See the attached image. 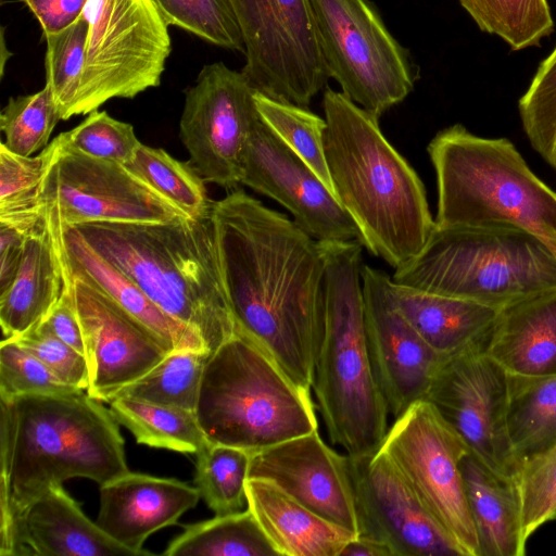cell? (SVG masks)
I'll return each mask as SVG.
<instances>
[{
  "label": "cell",
  "mask_w": 556,
  "mask_h": 556,
  "mask_svg": "<svg viewBox=\"0 0 556 556\" xmlns=\"http://www.w3.org/2000/svg\"><path fill=\"white\" fill-rule=\"evenodd\" d=\"M126 165L191 217L211 216L213 201L207 195L205 181L190 161H179L161 148L141 143Z\"/></svg>",
  "instance_id": "e575fe53"
},
{
  "label": "cell",
  "mask_w": 556,
  "mask_h": 556,
  "mask_svg": "<svg viewBox=\"0 0 556 556\" xmlns=\"http://www.w3.org/2000/svg\"><path fill=\"white\" fill-rule=\"evenodd\" d=\"M349 462L357 535L384 544L392 556H464L381 447L364 456L349 455Z\"/></svg>",
  "instance_id": "e0dca14e"
},
{
  "label": "cell",
  "mask_w": 556,
  "mask_h": 556,
  "mask_svg": "<svg viewBox=\"0 0 556 556\" xmlns=\"http://www.w3.org/2000/svg\"><path fill=\"white\" fill-rule=\"evenodd\" d=\"M482 350L508 375H556V290L501 308Z\"/></svg>",
  "instance_id": "cb8c5ba5"
},
{
  "label": "cell",
  "mask_w": 556,
  "mask_h": 556,
  "mask_svg": "<svg viewBox=\"0 0 556 556\" xmlns=\"http://www.w3.org/2000/svg\"><path fill=\"white\" fill-rule=\"evenodd\" d=\"M206 350L170 352L163 361L136 381L118 390L114 396L194 412L205 364Z\"/></svg>",
  "instance_id": "d6a6232c"
},
{
  "label": "cell",
  "mask_w": 556,
  "mask_h": 556,
  "mask_svg": "<svg viewBox=\"0 0 556 556\" xmlns=\"http://www.w3.org/2000/svg\"><path fill=\"white\" fill-rule=\"evenodd\" d=\"M556 170V132L551 143L549 151L544 159Z\"/></svg>",
  "instance_id": "f907efd6"
},
{
  "label": "cell",
  "mask_w": 556,
  "mask_h": 556,
  "mask_svg": "<svg viewBox=\"0 0 556 556\" xmlns=\"http://www.w3.org/2000/svg\"><path fill=\"white\" fill-rule=\"evenodd\" d=\"M118 425L85 390L0 396V523L50 485L128 472Z\"/></svg>",
  "instance_id": "3957f363"
},
{
  "label": "cell",
  "mask_w": 556,
  "mask_h": 556,
  "mask_svg": "<svg viewBox=\"0 0 556 556\" xmlns=\"http://www.w3.org/2000/svg\"><path fill=\"white\" fill-rule=\"evenodd\" d=\"M380 447L464 556H478L460 470L470 452L463 438L430 402L421 400L394 419Z\"/></svg>",
  "instance_id": "8fae6325"
},
{
  "label": "cell",
  "mask_w": 556,
  "mask_h": 556,
  "mask_svg": "<svg viewBox=\"0 0 556 556\" xmlns=\"http://www.w3.org/2000/svg\"><path fill=\"white\" fill-rule=\"evenodd\" d=\"M247 507L280 556H340L356 536L264 479L248 478Z\"/></svg>",
  "instance_id": "484cf974"
},
{
  "label": "cell",
  "mask_w": 556,
  "mask_h": 556,
  "mask_svg": "<svg viewBox=\"0 0 556 556\" xmlns=\"http://www.w3.org/2000/svg\"><path fill=\"white\" fill-rule=\"evenodd\" d=\"M340 556H392L389 548L365 535H356L341 551Z\"/></svg>",
  "instance_id": "681fc988"
},
{
  "label": "cell",
  "mask_w": 556,
  "mask_h": 556,
  "mask_svg": "<svg viewBox=\"0 0 556 556\" xmlns=\"http://www.w3.org/2000/svg\"><path fill=\"white\" fill-rule=\"evenodd\" d=\"M83 15L89 31L71 118L160 86L172 43L152 0H88Z\"/></svg>",
  "instance_id": "9c48e42d"
},
{
  "label": "cell",
  "mask_w": 556,
  "mask_h": 556,
  "mask_svg": "<svg viewBox=\"0 0 556 556\" xmlns=\"http://www.w3.org/2000/svg\"><path fill=\"white\" fill-rule=\"evenodd\" d=\"M168 26L204 41L244 53L241 31L229 0H152Z\"/></svg>",
  "instance_id": "f35d334b"
},
{
  "label": "cell",
  "mask_w": 556,
  "mask_h": 556,
  "mask_svg": "<svg viewBox=\"0 0 556 556\" xmlns=\"http://www.w3.org/2000/svg\"><path fill=\"white\" fill-rule=\"evenodd\" d=\"M30 232L0 224V292L7 289L14 279Z\"/></svg>",
  "instance_id": "c3c4849f"
},
{
  "label": "cell",
  "mask_w": 556,
  "mask_h": 556,
  "mask_svg": "<svg viewBox=\"0 0 556 556\" xmlns=\"http://www.w3.org/2000/svg\"><path fill=\"white\" fill-rule=\"evenodd\" d=\"M251 454L237 447L208 444L197 454L194 485L216 514L242 510Z\"/></svg>",
  "instance_id": "8d00e7d4"
},
{
  "label": "cell",
  "mask_w": 556,
  "mask_h": 556,
  "mask_svg": "<svg viewBox=\"0 0 556 556\" xmlns=\"http://www.w3.org/2000/svg\"><path fill=\"white\" fill-rule=\"evenodd\" d=\"M64 282L56 235L45 214V220L27 237L14 279L0 292L4 338L20 337L41 324L61 296Z\"/></svg>",
  "instance_id": "d4e9b609"
},
{
  "label": "cell",
  "mask_w": 556,
  "mask_h": 556,
  "mask_svg": "<svg viewBox=\"0 0 556 556\" xmlns=\"http://www.w3.org/2000/svg\"><path fill=\"white\" fill-rule=\"evenodd\" d=\"M556 519V511H555V515H554V520Z\"/></svg>",
  "instance_id": "816d5d0a"
},
{
  "label": "cell",
  "mask_w": 556,
  "mask_h": 556,
  "mask_svg": "<svg viewBox=\"0 0 556 556\" xmlns=\"http://www.w3.org/2000/svg\"><path fill=\"white\" fill-rule=\"evenodd\" d=\"M61 119L50 87L30 94L12 97L0 113L2 143L12 152L30 156L43 150Z\"/></svg>",
  "instance_id": "74e56055"
},
{
  "label": "cell",
  "mask_w": 556,
  "mask_h": 556,
  "mask_svg": "<svg viewBox=\"0 0 556 556\" xmlns=\"http://www.w3.org/2000/svg\"><path fill=\"white\" fill-rule=\"evenodd\" d=\"M393 282L501 309L556 290V258L535 237L508 225L437 227Z\"/></svg>",
  "instance_id": "ba28073f"
},
{
  "label": "cell",
  "mask_w": 556,
  "mask_h": 556,
  "mask_svg": "<svg viewBox=\"0 0 556 556\" xmlns=\"http://www.w3.org/2000/svg\"><path fill=\"white\" fill-rule=\"evenodd\" d=\"M63 265V264H62ZM89 370L86 392L109 403L170 352L146 327L84 277L68 271Z\"/></svg>",
  "instance_id": "ac0fdd59"
},
{
  "label": "cell",
  "mask_w": 556,
  "mask_h": 556,
  "mask_svg": "<svg viewBox=\"0 0 556 556\" xmlns=\"http://www.w3.org/2000/svg\"><path fill=\"white\" fill-rule=\"evenodd\" d=\"M12 339L38 357L62 382L87 390L89 370L85 355L58 338L45 321Z\"/></svg>",
  "instance_id": "f6af8a7d"
},
{
  "label": "cell",
  "mask_w": 556,
  "mask_h": 556,
  "mask_svg": "<svg viewBox=\"0 0 556 556\" xmlns=\"http://www.w3.org/2000/svg\"><path fill=\"white\" fill-rule=\"evenodd\" d=\"M254 100L258 114L267 127L333 192L325 156L326 119L305 106L280 101L258 91H255Z\"/></svg>",
  "instance_id": "d590c367"
},
{
  "label": "cell",
  "mask_w": 556,
  "mask_h": 556,
  "mask_svg": "<svg viewBox=\"0 0 556 556\" xmlns=\"http://www.w3.org/2000/svg\"><path fill=\"white\" fill-rule=\"evenodd\" d=\"M64 277L62 294L43 321L58 338L85 355L84 337L73 292L65 273Z\"/></svg>",
  "instance_id": "7dc6e473"
},
{
  "label": "cell",
  "mask_w": 556,
  "mask_h": 556,
  "mask_svg": "<svg viewBox=\"0 0 556 556\" xmlns=\"http://www.w3.org/2000/svg\"><path fill=\"white\" fill-rule=\"evenodd\" d=\"M61 143L46 174L41 202L61 225L162 223L193 218L128 165L93 157Z\"/></svg>",
  "instance_id": "4fadbf2b"
},
{
  "label": "cell",
  "mask_w": 556,
  "mask_h": 556,
  "mask_svg": "<svg viewBox=\"0 0 556 556\" xmlns=\"http://www.w3.org/2000/svg\"><path fill=\"white\" fill-rule=\"evenodd\" d=\"M194 413L210 444L251 455L318 428L311 391L239 329L208 357Z\"/></svg>",
  "instance_id": "52a82bcc"
},
{
  "label": "cell",
  "mask_w": 556,
  "mask_h": 556,
  "mask_svg": "<svg viewBox=\"0 0 556 556\" xmlns=\"http://www.w3.org/2000/svg\"><path fill=\"white\" fill-rule=\"evenodd\" d=\"M521 503L523 536L528 539L556 511V443L520 464L515 478Z\"/></svg>",
  "instance_id": "60d3db41"
},
{
  "label": "cell",
  "mask_w": 556,
  "mask_h": 556,
  "mask_svg": "<svg viewBox=\"0 0 556 556\" xmlns=\"http://www.w3.org/2000/svg\"><path fill=\"white\" fill-rule=\"evenodd\" d=\"M61 143L56 136L40 153L25 156L0 144V224L27 231L45 219L41 190Z\"/></svg>",
  "instance_id": "4dcf8cb0"
},
{
  "label": "cell",
  "mask_w": 556,
  "mask_h": 556,
  "mask_svg": "<svg viewBox=\"0 0 556 556\" xmlns=\"http://www.w3.org/2000/svg\"><path fill=\"white\" fill-rule=\"evenodd\" d=\"M478 27L514 51L539 46L554 30L547 0H458Z\"/></svg>",
  "instance_id": "836d02e7"
},
{
  "label": "cell",
  "mask_w": 556,
  "mask_h": 556,
  "mask_svg": "<svg viewBox=\"0 0 556 556\" xmlns=\"http://www.w3.org/2000/svg\"><path fill=\"white\" fill-rule=\"evenodd\" d=\"M167 545L166 556H280L253 513L247 507L182 525Z\"/></svg>",
  "instance_id": "f546056e"
},
{
  "label": "cell",
  "mask_w": 556,
  "mask_h": 556,
  "mask_svg": "<svg viewBox=\"0 0 556 556\" xmlns=\"http://www.w3.org/2000/svg\"><path fill=\"white\" fill-rule=\"evenodd\" d=\"M320 244L326 260L324 329L312 389L330 442L350 456H364L382 444L390 416L367 344L364 245L359 240Z\"/></svg>",
  "instance_id": "5b68a950"
},
{
  "label": "cell",
  "mask_w": 556,
  "mask_h": 556,
  "mask_svg": "<svg viewBox=\"0 0 556 556\" xmlns=\"http://www.w3.org/2000/svg\"><path fill=\"white\" fill-rule=\"evenodd\" d=\"M390 291L399 311L442 356L482 340L500 311L473 301L402 286L392 279Z\"/></svg>",
  "instance_id": "83f0119b"
},
{
  "label": "cell",
  "mask_w": 556,
  "mask_h": 556,
  "mask_svg": "<svg viewBox=\"0 0 556 556\" xmlns=\"http://www.w3.org/2000/svg\"><path fill=\"white\" fill-rule=\"evenodd\" d=\"M249 478L274 483L318 516L358 534L349 455L331 448L318 428L253 454Z\"/></svg>",
  "instance_id": "ffe728a7"
},
{
  "label": "cell",
  "mask_w": 556,
  "mask_h": 556,
  "mask_svg": "<svg viewBox=\"0 0 556 556\" xmlns=\"http://www.w3.org/2000/svg\"><path fill=\"white\" fill-rule=\"evenodd\" d=\"M201 495L195 486L174 478L130 470L100 485L97 525L136 555H151L143 543L154 532L176 525Z\"/></svg>",
  "instance_id": "7402d4cb"
},
{
  "label": "cell",
  "mask_w": 556,
  "mask_h": 556,
  "mask_svg": "<svg viewBox=\"0 0 556 556\" xmlns=\"http://www.w3.org/2000/svg\"><path fill=\"white\" fill-rule=\"evenodd\" d=\"M329 77L379 117L414 89L419 70L368 0H308Z\"/></svg>",
  "instance_id": "30bf717a"
},
{
  "label": "cell",
  "mask_w": 556,
  "mask_h": 556,
  "mask_svg": "<svg viewBox=\"0 0 556 556\" xmlns=\"http://www.w3.org/2000/svg\"><path fill=\"white\" fill-rule=\"evenodd\" d=\"M518 108L530 144L545 159L556 132V46L539 65Z\"/></svg>",
  "instance_id": "b9f144b4"
},
{
  "label": "cell",
  "mask_w": 556,
  "mask_h": 556,
  "mask_svg": "<svg viewBox=\"0 0 556 556\" xmlns=\"http://www.w3.org/2000/svg\"><path fill=\"white\" fill-rule=\"evenodd\" d=\"M1 556H137L81 510L62 488L50 485L0 523Z\"/></svg>",
  "instance_id": "44dd1931"
},
{
  "label": "cell",
  "mask_w": 556,
  "mask_h": 556,
  "mask_svg": "<svg viewBox=\"0 0 556 556\" xmlns=\"http://www.w3.org/2000/svg\"><path fill=\"white\" fill-rule=\"evenodd\" d=\"M65 144L84 154L127 164L141 142L132 125L106 111H92L75 128L64 131Z\"/></svg>",
  "instance_id": "7bdbcfd3"
},
{
  "label": "cell",
  "mask_w": 556,
  "mask_h": 556,
  "mask_svg": "<svg viewBox=\"0 0 556 556\" xmlns=\"http://www.w3.org/2000/svg\"><path fill=\"white\" fill-rule=\"evenodd\" d=\"M254 90L307 108L329 78L308 0H229Z\"/></svg>",
  "instance_id": "7c38bea8"
},
{
  "label": "cell",
  "mask_w": 556,
  "mask_h": 556,
  "mask_svg": "<svg viewBox=\"0 0 556 556\" xmlns=\"http://www.w3.org/2000/svg\"><path fill=\"white\" fill-rule=\"evenodd\" d=\"M46 215L54 228L62 264L68 271L98 287L169 352L208 351L194 330L161 309L132 279L102 257L73 227Z\"/></svg>",
  "instance_id": "603a6c76"
},
{
  "label": "cell",
  "mask_w": 556,
  "mask_h": 556,
  "mask_svg": "<svg viewBox=\"0 0 556 556\" xmlns=\"http://www.w3.org/2000/svg\"><path fill=\"white\" fill-rule=\"evenodd\" d=\"M255 91L223 62L204 65L186 90L179 135L205 182L230 190L240 184L245 141L261 118Z\"/></svg>",
  "instance_id": "9a60e30c"
},
{
  "label": "cell",
  "mask_w": 556,
  "mask_h": 556,
  "mask_svg": "<svg viewBox=\"0 0 556 556\" xmlns=\"http://www.w3.org/2000/svg\"><path fill=\"white\" fill-rule=\"evenodd\" d=\"M506 427L518 466L556 443V375L507 374Z\"/></svg>",
  "instance_id": "f1b7e54d"
},
{
  "label": "cell",
  "mask_w": 556,
  "mask_h": 556,
  "mask_svg": "<svg viewBox=\"0 0 556 556\" xmlns=\"http://www.w3.org/2000/svg\"><path fill=\"white\" fill-rule=\"evenodd\" d=\"M71 227L161 309L194 330L211 353L236 333L211 216Z\"/></svg>",
  "instance_id": "277c9868"
},
{
  "label": "cell",
  "mask_w": 556,
  "mask_h": 556,
  "mask_svg": "<svg viewBox=\"0 0 556 556\" xmlns=\"http://www.w3.org/2000/svg\"><path fill=\"white\" fill-rule=\"evenodd\" d=\"M460 470L478 556H523L527 540L515 479L492 470L471 452L463 458Z\"/></svg>",
  "instance_id": "4316f807"
},
{
  "label": "cell",
  "mask_w": 556,
  "mask_h": 556,
  "mask_svg": "<svg viewBox=\"0 0 556 556\" xmlns=\"http://www.w3.org/2000/svg\"><path fill=\"white\" fill-rule=\"evenodd\" d=\"M211 219L237 329L311 391L324 329L320 242L240 188L213 201Z\"/></svg>",
  "instance_id": "6da1fadb"
},
{
  "label": "cell",
  "mask_w": 556,
  "mask_h": 556,
  "mask_svg": "<svg viewBox=\"0 0 556 556\" xmlns=\"http://www.w3.org/2000/svg\"><path fill=\"white\" fill-rule=\"evenodd\" d=\"M427 150L437 179V227L514 226L556 258V191L531 170L511 141L454 124L439 131Z\"/></svg>",
  "instance_id": "8992f818"
},
{
  "label": "cell",
  "mask_w": 556,
  "mask_h": 556,
  "mask_svg": "<svg viewBox=\"0 0 556 556\" xmlns=\"http://www.w3.org/2000/svg\"><path fill=\"white\" fill-rule=\"evenodd\" d=\"M109 408L139 444L195 455L210 444L194 412L127 397L111 400Z\"/></svg>",
  "instance_id": "1f68e13d"
},
{
  "label": "cell",
  "mask_w": 556,
  "mask_h": 556,
  "mask_svg": "<svg viewBox=\"0 0 556 556\" xmlns=\"http://www.w3.org/2000/svg\"><path fill=\"white\" fill-rule=\"evenodd\" d=\"M323 109L334 195L364 248L396 269L419 254L435 228L425 186L377 117L327 86Z\"/></svg>",
  "instance_id": "7a4b0ae2"
},
{
  "label": "cell",
  "mask_w": 556,
  "mask_h": 556,
  "mask_svg": "<svg viewBox=\"0 0 556 556\" xmlns=\"http://www.w3.org/2000/svg\"><path fill=\"white\" fill-rule=\"evenodd\" d=\"M89 25L81 15L59 34L45 37L46 84L50 87L62 121L70 119L83 68Z\"/></svg>",
  "instance_id": "ab89813d"
},
{
  "label": "cell",
  "mask_w": 556,
  "mask_h": 556,
  "mask_svg": "<svg viewBox=\"0 0 556 556\" xmlns=\"http://www.w3.org/2000/svg\"><path fill=\"white\" fill-rule=\"evenodd\" d=\"M240 184L278 202L319 242L359 240L355 223L334 193L262 118L245 141Z\"/></svg>",
  "instance_id": "2e32d148"
},
{
  "label": "cell",
  "mask_w": 556,
  "mask_h": 556,
  "mask_svg": "<svg viewBox=\"0 0 556 556\" xmlns=\"http://www.w3.org/2000/svg\"><path fill=\"white\" fill-rule=\"evenodd\" d=\"M39 21L43 36H52L73 25L88 0H22Z\"/></svg>",
  "instance_id": "bcb514c9"
},
{
  "label": "cell",
  "mask_w": 556,
  "mask_h": 556,
  "mask_svg": "<svg viewBox=\"0 0 556 556\" xmlns=\"http://www.w3.org/2000/svg\"><path fill=\"white\" fill-rule=\"evenodd\" d=\"M367 344L376 379L389 414L396 419L414 403L426 400L445 356L435 352L395 305L391 276L363 266Z\"/></svg>",
  "instance_id": "d6986e66"
},
{
  "label": "cell",
  "mask_w": 556,
  "mask_h": 556,
  "mask_svg": "<svg viewBox=\"0 0 556 556\" xmlns=\"http://www.w3.org/2000/svg\"><path fill=\"white\" fill-rule=\"evenodd\" d=\"M80 389L62 382L38 357L16 340L4 338L0 344V396L34 393H67Z\"/></svg>",
  "instance_id": "ee69618b"
},
{
  "label": "cell",
  "mask_w": 556,
  "mask_h": 556,
  "mask_svg": "<svg viewBox=\"0 0 556 556\" xmlns=\"http://www.w3.org/2000/svg\"><path fill=\"white\" fill-rule=\"evenodd\" d=\"M484 338L444 357L426 400L473 455L515 479L519 466L507 435V372L483 352Z\"/></svg>",
  "instance_id": "5bb4252c"
}]
</instances>
